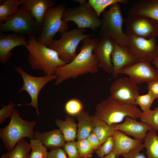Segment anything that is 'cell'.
<instances>
[{
	"mask_svg": "<svg viewBox=\"0 0 158 158\" xmlns=\"http://www.w3.org/2000/svg\"><path fill=\"white\" fill-rule=\"evenodd\" d=\"M98 38L88 37L83 41L79 53L71 62L59 67L55 74L57 76L54 85L71 78H75L87 73L98 71L99 60L93 49Z\"/></svg>",
	"mask_w": 158,
	"mask_h": 158,
	"instance_id": "6da1fadb",
	"label": "cell"
},
{
	"mask_svg": "<svg viewBox=\"0 0 158 158\" xmlns=\"http://www.w3.org/2000/svg\"><path fill=\"white\" fill-rule=\"evenodd\" d=\"M25 47L29 53L28 61L33 70H41L45 75L55 74L58 68L66 63L57 52L39 42L36 37H28Z\"/></svg>",
	"mask_w": 158,
	"mask_h": 158,
	"instance_id": "7a4b0ae2",
	"label": "cell"
},
{
	"mask_svg": "<svg viewBox=\"0 0 158 158\" xmlns=\"http://www.w3.org/2000/svg\"><path fill=\"white\" fill-rule=\"evenodd\" d=\"M10 118L8 124L0 129V137L8 151H12L17 143L25 137L35 139L34 130L37 123L35 121H27L22 119L15 109Z\"/></svg>",
	"mask_w": 158,
	"mask_h": 158,
	"instance_id": "3957f363",
	"label": "cell"
},
{
	"mask_svg": "<svg viewBox=\"0 0 158 158\" xmlns=\"http://www.w3.org/2000/svg\"><path fill=\"white\" fill-rule=\"evenodd\" d=\"M142 112L137 105L119 103L110 96L97 104L95 114L112 125L122 122L127 116L136 120Z\"/></svg>",
	"mask_w": 158,
	"mask_h": 158,
	"instance_id": "277c9868",
	"label": "cell"
},
{
	"mask_svg": "<svg viewBox=\"0 0 158 158\" xmlns=\"http://www.w3.org/2000/svg\"><path fill=\"white\" fill-rule=\"evenodd\" d=\"M102 13V24L99 32L100 36L109 37L114 43L127 47L128 38L123 30L124 20L120 3L111 5L109 9L105 10Z\"/></svg>",
	"mask_w": 158,
	"mask_h": 158,
	"instance_id": "5b68a950",
	"label": "cell"
},
{
	"mask_svg": "<svg viewBox=\"0 0 158 158\" xmlns=\"http://www.w3.org/2000/svg\"><path fill=\"white\" fill-rule=\"evenodd\" d=\"M66 7L65 4L61 3L50 7L46 11L42 19L40 32L37 38L40 43L47 46L52 42L57 32L68 31V22L62 19Z\"/></svg>",
	"mask_w": 158,
	"mask_h": 158,
	"instance_id": "8992f818",
	"label": "cell"
},
{
	"mask_svg": "<svg viewBox=\"0 0 158 158\" xmlns=\"http://www.w3.org/2000/svg\"><path fill=\"white\" fill-rule=\"evenodd\" d=\"M85 32L84 29L77 28L59 32L60 38L53 40L47 47L56 51L61 60L68 63L76 56V50L80 42L87 37L94 36L86 34Z\"/></svg>",
	"mask_w": 158,
	"mask_h": 158,
	"instance_id": "52a82bcc",
	"label": "cell"
},
{
	"mask_svg": "<svg viewBox=\"0 0 158 158\" xmlns=\"http://www.w3.org/2000/svg\"><path fill=\"white\" fill-rule=\"evenodd\" d=\"M41 27L30 12L23 6L19 7L17 13L0 24V32H12L27 36H38Z\"/></svg>",
	"mask_w": 158,
	"mask_h": 158,
	"instance_id": "ba28073f",
	"label": "cell"
},
{
	"mask_svg": "<svg viewBox=\"0 0 158 158\" xmlns=\"http://www.w3.org/2000/svg\"><path fill=\"white\" fill-rule=\"evenodd\" d=\"M62 19L66 22H73L77 25L78 29L88 28L94 31L100 28L102 24L101 20L94 9L86 1L77 7L66 9Z\"/></svg>",
	"mask_w": 158,
	"mask_h": 158,
	"instance_id": "9c48e42d",
	"label": "cell"
},
{
	"mask_svg": "<svg viewBox=\"0 0 158 158\" xmlns=\"http://www.w3.org/2000/svg\"><path fill=\"white\" fill-rule=\"evenodd\" d=\"M128 40L127 47L138 62H153L158 54L156 37L146 39L125 31Z\"/></svg>",
	"mask_w": 158,
	"mask_h": 158,
	"instance_id": "30bf717a",
	"label": "cell"
},
{
	"mask_svg": "<svg viewBox=\"0 0 158 158\" xmlns=\"http://www.w3.org/2000/svg\"><path fill=\"white\" fill-rule=\"evenodd\" d=\"M15 71L21 75L23 81L22 87L18 92L23 91L28 92L30 95L31 101L29 103L24 104L30 105L35 108L37 115H40L38 107V97L40 92L47 83L52 80H56L57 76L55 74L45 75L37 77L32 75L26 72L21 67L15 68Z\"/></svg>",
	"mask_w": 158,
	"mask_h": 158,
	"instance_id": "8fae6325",
	"label": "cell"
},
{
	"mask_svg": "<svg viewBox=\"0 0 158 158\" xmlns=\"http://www.w3.org/2000/svg\"><path fill=\"white\" fill-rule=\"evenodd\" d=\"M109 90L112 99L123 104L136 105V99L140 95L137 84L126 77L117 78L111 83Z\"/></svg>",
	"mask_w": 158,
	"mask_h": 158,
	"instance_id": "7c38bea8",
	"label": "cell"
},
{
	"mask_svg": "<svg viewBox=\"0 0 158 158\" xmlns=\"http://www.w3.org/2000/svg\"><path fill=\"white\" fill-rule=\"evenodd\" d=\"M125 31L149 39L158 36V22L146 17L127 15L124 20Z\"/></svg>",
	"mask_w": 158,
	"mask_h": 158,
	"instance_id": "4fadbf2b",
	"label": "cell"
},
{
	"mask_svg": "<svg viewBox=\"0 0 158 158\" xmlns=\"http://www.w3.org/2000/svg\"><path fill=\"white\" fill-rule=\"evenodd\" d=\"M128 75L129 78L136 84H147L158 79V72L151 63L138 62L121 69L119 74Z\"/></svg>",
	"mask_w": 158,
	"mask_h": 158,
	"instance_id": "5bb4252c",
	"label": "cell"
},
{
	"mask_svg": "<svg viewBox=\"0 0 158 158\" xmlns=\"http://www.w3.org/2000/svg\"><path fill=\"white\" fill-rule=\"evenodd\" d=\"M114 48V42L110 38L100 36L93 49L98 59L99 67L108 73H111L112 71L111 56Z\"/></svg>",
	"mask_w": 158,
	"mask_h": 158,
	"instance_id": "9a60e30c",
	"label": "cell"
},
{
	"mask_svg": "<svg viewBox=\"0 0 158 158\" xmlns=\"http://www.w3.org/2000/svg\"><path fill=\"white\" fill-rule=\"evenodd\" d=\"M27 36L16 33H3L0 32V62L7 63L13 53L11 50L15 47L28 44Z\"/></svg>",
	"mask_w": 158,
	"mask_h": 158,
	"instance_id": "2e32d148",
	"label": "cell"
},
{
	"mask_svg": "<svg viewBox=\"0 0 158 158\" xmlns=\"http://www.w3.org/2000/svg\"><path fill=\"white\" fill-rule=\"evenodd\" d=\"M111 59L113 65L111 74L115 79L117 78L121 69L138 62L127 47L114 42Z\"/></svg>",
	"mask_w": 158,
	"mask_h": 158,
	"instance_id": "e0dca14e",
	"label": "cell"
},
{
	"mask_svg": "<svg viewBox=\"0 0 158 158\" xmlns=\"http://www.w3.org/2000/svg\"><path fill=\"white\" fill-rule=\"evenodd\" d=\"M115 130L121 131L135 139L143 140L147 132L152 128L147 124L137 121L129 116L126 117L122 123L112 125Z\"/></svg>",
	"mask_w": 158,
	"mask_h": 158,
	"instance_id": "ac0fdd59",
	"label": "cell"
},
{
	"mask_svg": "<svg viewBox=\"0 0 158 158\" xmlns=\"http://www.w3.org/2000/svg\"><path fill=\"white\" fill-rule=\"evenodd\" d=\"M127 15L146 17L158 22V0H138L133 2Z\"/></svg>",
	"mask_w": 158,
	"mask_h": 158,
	"instance_id": "d6986e66",
	"label": "cell"
},
{
	"mask_svg": "<svg viewBox=\"0 0 158 158\" xmlns=\"http://www.w3.org/2000/svg\"><path fill=\"white\" fill-rule=\"evenodd\" d=\"M113 137L114 144L112 151L118 157L142 144L143 142L142 140L131 138L118 130H115Z\"/></svg>",
	"mask_w": 158,
	"mask_h": 158,
	"instance_id": "ffe728a7",
	"label": "cell"
},
{
	"mask_svg": "<svg viewBox=\"0 0 158 158\" xmlns=\"http://www.w3.org/2000/svg\"><path fill=\"white\" fill-rule=\"evenodd\" d=\"M21 5L29 11L41 27L44 16L48 9L53 6L54 0H20Z\"/></svg>",
	"mask_w": 158,
	"mask_h": 158,
	"instance_id": "44dd1931",
	"label": "cell"
},
{
	"mask_svg": "<svg viewBox=\"0 0 158 158\" xmlns=\"http://www.w3.org/2000/svg\"><path fill=\"white\" fill-rule=\"evenodd\" d=\"M35 139L40 141L47 148L51 149L62 147L66 142L63 136L59 129L48 131L34 132Z\"/></svg>",
	"mask_w": 158,
	"mask_h": 158,
	"instance_id": "7402d4cb",
	"label": "cell"
},
{
	"mask_svg": "<svg viewBox=\"0 0 158 158\" xmlns=\"http://www.w3.org/2000/svg\"><path fill=\"white\" fill-rule=\"evenodd\" d=\"M55 123L63 134L66 142L75 141L77 138V125L73 117L66 114L64 121L57 118Z\"/></svg>",
	"mask_w": 158,
	"mask_h": 158,
	"instance_id": "603a6c76",
	"label": "cell"
},
{
	"mask_svg": "<svg viewBox=\"0 0 158 158\" xmlns=\"http://www.w3.org/2000/svg\"><path fill=\"white\" fill-rule=\"evenodd\" d=\"M75 117L78 121L77 140L87 139L92 130V116H90L88 112L83 111Z\"/></svg>",
	"mask_w": 158,
	"mask_h": 158,
	"instance_id": "cb8c5ba5",
	"label": "cell"
},
{
	"mask_svg": "<svg viewBox=\"0 0 158 158\" xmlns=\"http://www.w3.org/2000/svg\"><path fill=\"white\" fill-rule=\"evenodd\" d=\"M92 131L96 135L102 144L108 138L113 136L115 130L112 125L108 124L95 115H92Z\"/></svg>",
	"mask_w": 158,
	"mask_h": 158,
	"instance_id": "d4e9b609",
	"label": "cell"
},
{
	"mask_svg": "<svg viewBox=\"0 0 158 158\" xmlns=\"http://www.w3.org/2000/svg\"><path fill=\"white\" fill-rule=\"evenodd\" d=\"M21 5L20 0H0V24L7 19L16 14L19 6Z\"/></svg>",
	"mask_w": 158,
	"mask_h": 158,
	"instance_id": "484cf974",
	"label": "cell"
},
{
	"mask_svg": "<svg viewBox=\"0 0 158 158\" xmlns=\"http://www.w3.org/2000/svg\"><path fill=\"white\" fill-rule=\"evenodd\" d=\"M156 131L152 128L143 139L147 158H158V135Z\"/></svg>",
	"mask_w": 158,
	"mask_h": 158,
	"instance_id": "4316f807",
	"label": "cell"
},
{
	"mask_svg": "<svg viewBox=\"0 0 158 158\" xmlns=\"http://www.w3.org/2000/svg\"><path fill=\"white\" fill-rule=\"evenodd\" d=\"M30 143L24 139L19 141L10 152V158H28L31 150Z\"/></svg>",
	"mask_w": 158,
	"mask_h": 158,
	"instance_id": "83f0119b",
	"label": "cell"
},
{
	"mask_svg": "<svg viewBox=\"0 0 158 158\" xmlns=\"http://www.w3.org/2000/svg\"><path fill=\"white\" fill-rule=\"evenodd\" d=\"M32 151L28 158H47V148L40 140L36 139L30 140Z\"/></svg>",
	"mask_w": 158,
	"mask_h": 158,
	"instance_id": "f1b7e54d",
	"label": "cell"
},
{
	"mask_svg": "<svg viewBox=\"0 0 158 158\" xmlns=\"http://www.w3.org/2000/svg\"><path fill=\"white\" fill-rule=\"evenodd\" d=\"M128 2L127 0H89L88 2L93 8L99 18L101 13L108 6L117 3L126 4Z\"/></svg>",
	"mask_w": 158,
	"mask_h": 158,
	"instance_id": "f546056e",
	"label": "cell"
},
{
	"mask_svg": "<svg viewBox=\"0 0 158 158\" xmlns=\"http://www.w3.org/2000/svg\"><path fill=\"white\" fill-rule=\"evenodd\" d=\"M139 118L142 122L147 124L152 128L158 130V107L153 110L142 112Z\"/></svg>",
	"mask_w": 158,
	"mask_h": 158,
	"instance_id": "4dcf8cb0",
	"label": "cell"
},
{
	"mask_svg": "<svg viewBox=\"0 0 158 158\" xmlns=\"http://www.w3.org/2000/svg\"><path fill=\"white\" fill-rule=\"evenodd\" d=\"M83 108V104L80 100L73 98L66 102L64 106V110L66 114L75 117L84 111Z\"/></svg>",
	"mask_w": 158,
	"mask_h": 158,
	"instance_id": "1f68e13d",
	"label": "cell"
},
{
	"mask_svg": "<svg viewBox=\"0 0 158 158\" xmlns=\"http://www.w3.org/2000/svg\"><path fill=\"white\" fill-rule=\"evenodd\" d=\"M155 99L150 93L148 92L145 95H139L136 99L135 104L140 106L143 112H145L151 109V106Z\"/></svg>",
	"mask_w": 158,
	"mask_h": 158,
	"instance_id": "d6a6232c",
	"label": "cell"
},
{
	"mask_svg": "<svg viewBox=\"0 0 158 158\" xmlns=\"http://www.w3.org/2000/svg\"><path fill=\"white\" fill-rule=\"evenodd\" d=\"M78 149L82 158L91 157L95 150L87 139L76 142Z\"/></svg>",
	"mask_w": 158,
	"mask_h": 158,
	"instance_id": "836d02e7",
	"label": "cell"
},
{
	"mask_svg": "<svg viewBox=\"0 0 158 158\" xmlns=\"http://www.w3.org/2000/svg\"><path fill=\"white\" fill-rule=\"evenodd\" d=\"M114 140L113 136L108 138L95 152L98 157L102 158L111 152L113 150Z\"/></svg>",
	"mask_w": 158,
	"mask_h": 158,
	"instance_id": "e575fe53",
	"label": "cell"
},
{
	"mask_svg": "<svg viewBox=\"0 0 158 158\" xmlns=\"http://www.w3.org/2000/svg\"><path fill=\"white\" fill-rule=\"evenodd\" d=\"M62 147L68 158H82L79 152L76 141L66 142Z\"/></svg>",
	"mask_w": 158,
	"mask_h": 158,
	"instance_id": "d590c367",
	"label": "cell"
},
{
	"mask_svg": "<svg viewBox=\"0 0 158 158\" xmlns=\"http://www.w3.org/2000/svg\"><path fill=\"white\" fill-rule=\"evenodd\" d=\"M15 105L10 102L8 105L3 106L0 110V124H2L6 119L10 117L14 108Z\"/></svg>",
	"mask_w": 158,
	"mask_h": 158,
	"instance_id": "8d00e7d4",
	"label": "cell"
},
{
	"mask_svg": "<svg viewBox=\"0 0 158 158\" xmlns=\"http://www.w3.org/2000/svg\"><path fill=\"white\" fill-rule=\"evenodd\" d=\"M143 148L144 146L142 144L128 152L121 155L124 158H147L143 153L140 152Z\"/></svg>",
	"mask_w": 158,
	"mask_h": 158,
	"instance_id": "74e56055",
	"label": "cell"
},
{
	"mask_svg": "<svg viewBox=\"0 0 158 158\" xmlns=\"http://www.w3.org/2000/svg\"><path fill=\"white\" fill-rule=\"evenodd\" d=\"M47 158H68L65 151L61 147L51 149L48 152Z\"/></svg>",
	"mask_w": 158,
	"mask_h": 158,
	"instance_id": "f35d334b",
	"label": "cell"
},
{
	"mask_svg": "<svg viewBox=\"0 0 158 158\" xmlns=\"http://www.w3.org/2000/svg\"><path fill=\"white\" fill-rule=\"evenodd\" d=\"M87 139L95 151L99 148L102 145L96 135L92 131Z\"/></svg>",
	"mask_w": 158,
	"mask_h": 158,
	"instance_id": "ab89813d",
	"label": "cell"
},
{
	"mask_svg": "<svg viewBox=\"0 0 158 158\" xmlns=\"http://www.w3.org/2000/svg\"><path fill=\"white\" fill-rule=\"evenodd\" d=\"M147 88L148 92L158 99V79L148 83Z\"/></svg>",
	"mask_w": 158,
	"mask_h": 158,
	"instance_id": "60d3db41",
	"label": "cell"
},
{
	"mask_svg": "<svg viewBox=\"0 0 158 158\" xmlns=\"http://www.w3.org/2000/svg\"><path fill=\"white\" fill-rule=\"evenodd\" d=\"M118 157L113 151L109 154L102 158H118Z\"/></svg>",
	"mask_w": 158,
	"mask_h": 158,
	"instance_id": "b9f144b4",
	"label": "cell"
},
{
	"mask_svg": "<svg viewBox=\"0 0 158 158\" xmlns=\"http://www.w3.org/2000/svg\"><path fill=\"white\" fill-rule=\"evenodd\" d=\"M152 62L158 72V54Z\"/></svg>",
	"mask_w": 158,
	"mask_h": 158,
	"instance_id": "7bdbcfd3",
	"label": "cell"
},
{
	"mask_svg": "<svg viewBox=\"0 0 158 158\" xmlns=\"http://www.w3.org/2000/svg\"><path fill=\"white\" fill-rule=\"evenodd\" d=\"M1 158H10V151H8L6 153L2 155Z\"/></svg>",
	"mask_w": 158,
	"mask_h": 158,
	"instance_id": "ee69618b",
	"label": "cell"
}]
</instances>
